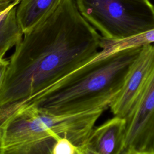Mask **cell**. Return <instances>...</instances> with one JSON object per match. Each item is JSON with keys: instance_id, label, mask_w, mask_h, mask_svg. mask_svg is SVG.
<instances>
[{"instance_id": "cell-1", "label": "cell", "mask_w": 154, "mask_h": 154, "mask_svg": "<svg viewBox=\"0 0 154 154\" xmlns=\"http://www.w3.org/2000/svg\"><path fill=\"white\" fill-rule=\"evenodd\" d=\"M102 36L83 17L75 0L23 33L8 59L0 91V126L25 102L91 61Z\"/></svg>"}, {"instance_id": "cell-2", "label": "cell", "mask_w": 154, "mask_h": 154, "mask_svg": "<svg viewBox=\"0 0 154 154\" xmlns=\"http://www.w3.org/2000/svg\"><path fill=\"white\" fill-rule=\"evenodd\" d=\"M142 48L123 50L102 58L96 55L46 91L25 102L16 111L30 106L55 114L105 111L120 91Z\"/></svg>"}, {"instance_id": "cell-3", "label": "cell", "mask_w": 154, "mask_h": 154, "mask_svg": "<svg viewBox=\"0 0 154 154\" xmlns=\"http://www.w3.org/2000/svg\"><path fill=\"white\" fill-rule=\"evenodd\" d=\"M96 109L55 114L30 106L16 111L0 126L1 154H51L58 135L83 148L98 119Z\"/></svg>"}, {"instance_id": "cell-4", "label": "cell", "mask_w": 154, "mask_h": 154, "mask_svg": "<svg viewBox=\"0 0 154 154\" xmlns=\"http://www.w3.org/2000/svg\"><path fill=\"white\" fill-rule=\"evenodd\" d=\"M83 17L105 38L119 40L154 29L149 0H75Z\"/></svg>"}, {"instance_id": "cell-5", "label": "cell", "mask_w": 154, "mask_h": 154, "mask_svg": "<svg viewBox=\"0 0 154 154\" xmlns=\"http://www.w3.org/2000/svg\"><path fill=\"white\" fill-rule=\"evenodd\" d=\"M125 119L123 154H154V64L143 89Z\"/></svg>"}, {"instance_id": "cell-6", "label": "cell", "mask_w": 154, "mask_h": 154, "mask_svg": "<svg viewBox=\"0 0 154 154\" xmlns=\"http://www.w3.org/2000/svg\"><path fill=\"white\" fill-rule=\"evenodd\" d=\"M154 64V44L143 46L124 84L109 109L114 116L126 117L131 111L149 78Z\"/></svg>"}, {"instance_id": "cell-7", "label": "cell", "mask_w": 154, "mask_h": 154, "mask_svg": "<svg viewBox=\"0 0 154 154\" xmlns=\"http://www.w3.org/2000/svg\"><path fill=\"white\" fill-rule=\"evenodd\" d=\"M126 122L114 116L94 127L85 146V154H123Z\"/></svg>"}, {"instance_id": "cell-8", "label": "cell", "mask_w": 154, "mask_h": 154, "mask_svg": "<svg viewBox=\"0 0 154 154\" xmlns=\"http://www.w3.org/2000/svg\"><path fill=\"white\" fill-rule=\"evenodd\" d=\"M20 0L0 2V58L21 41L23 32L19 23L17 5Z\"/></svg>"}, {"instance_id": "cell-9", "label": "cell", "mask_w": 154, "mask_h": 154, "mask_svg": "<svg viewBox=\"0 0 154 154\" xmlns=\"http://www.w3.org/2000/svg\"><path fill=\"white\" fill-rule=\"evenodd\" d=\"M63 0H20L16 14L25 33L53 13Z\"/></svg>"}, {"instance_id": "cell-10", "label": "cell", "mask_w": 154, "mask_h": 154, "mask_svg": "<svg viewBox=\"0 0 154 154\" xmlns=\"http://www.w3.org/2000/svg\"><path fill=\"white\" fill-rule=\"evenodd\" d=\"M154 44V29L119 40H110L102 37L101 49L96 57L102 58L116 52L134 48H141Z\"/></svg>"}, {"instance_id": "cell-11", "label": "cell", "mask_w": 154, "mask_h": 154, "mask_svg": "<svg viewBox=\"0 0 154 154\" xmlns=\"http://www.w3.org/2000/svg\"><path fill=\"white\" fill-rule=\"evenodd\" d=\"M51 154H84L82 147L73 143L67 138L58 135L51 150Z\"/></svg>"}, {"instance_id": "cell-12", "label": "cell", "mask_w": 154, "mask_h": 154, "mask_svg": "<svg viewBox=\"0 0 154 154\" xmlns=\"http://www.w3.org/2000/svg\"><path fill=\"white\" fill-rule=\"evenodd\" d=\"M8 66V60L4 58H0V91L5 79Z\"/></svg>"}, {"instance_id": "cell-13", "label": "cell", "mask_w": 154, "mask_h": 154, "mask_svg": "<svg viewBox=\"0 0 154 154\" xmlns=\"http://www.w3.org/2000/svg\"><path fill=\"white\" fill-rule=\"evenodd\" d=\"M14 0H0V2H12Z\"/></svg>"}, {"instance_id": "cell-14", "label": "cell", "mask_w": 154, "mask_h": 154, "mask_svg": "<svg viewBox=\"0 0 154 154\" xmlns=\"http://www.w3.org/2000/svg\"><path fill=\"white\" fill-rule=\"evenodd\" d=\"M0 154H1V132H0Z\"/></svg>"}]
</instances>
